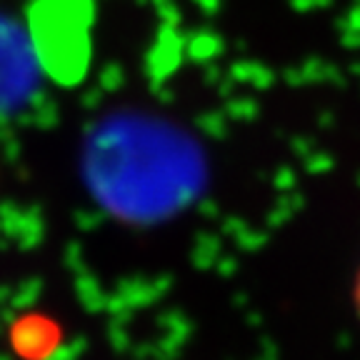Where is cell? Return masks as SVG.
<instances>
[{"mask_svg":"<svg viewBox=\"0 0 360 360\" xmlns=\"http://www.w3.org/2000/svg\"><path fill=\"white\" fill-rule=\"evenodd\" d=\"M58 328L45 318H22L11 333V345L20 360H45L58 348Z\"/></svg>","mask_w":360,"mask_h":360,"instance_id":"obj_1","label":"cell"},{"mask_svg":"<svg viewBox=\"0 0 360 360\" xmlns=\"http://www.w3.org/2000/svg\"><path fill=\"white\" fill-rule=\"evenodd\" d=\"M353 308L355 315H358V323H360V265H358V273H355V281H353Z\"/></svg>","mask_w":360,"mask_h":360,"instance_id":"obj_2","label":"cell"}]
</instances>
